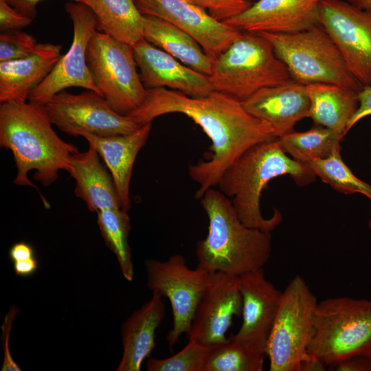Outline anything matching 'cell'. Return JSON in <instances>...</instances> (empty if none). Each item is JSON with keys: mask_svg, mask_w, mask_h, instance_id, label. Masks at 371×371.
Returning a JSON list of instances; mask_svg holds the SVG:
<instances>
[{"mask_svg": "<svg viewBox=\"0 0 371 371\" xmlns=\"http://www.w3.org/2000/svg\"><path fill=\"white\" fill-rule=\"evenodd\" d=\"M169 113L188 116L212 142L211 157L188 166L190 177L199 185L197 199L217 185L225 169L247 148L278 138L272 126L251 115L243 102L215 90L196 98L166 88L146 89L142 104L128 115L143 126Z\"/></svg>", "mask_w": 371, "mask_h": 371, "instance_id": "6da1fadb", "label": "cell"}, {"mask_svg": "<svg viewBox=\"0 0 371 371\" xmlns=\"http://www.w3.org/2000/svg\"><path fill=\"white\" fill-rule=\"evenodd\" d=\"M43 106L28 102H7L0 105V146L12 153L16 175L15 185L36 188L27 175L49 186L67 171L71 155L78 152L73 144L60 139Z\"/></svg>", "mask_w": 371, "mask_h": 371, "instance_id": "7a4b0ae2", "label": "cell"}, {"mask_svg": "<svg viewBox=\"0 0 371 371\" xmlns=\"http://www.w3.org/2000/svg\"><path fill=\"white\" fill-rule=\"evenodd\" d=\"M284 175L291 176L300 186H308L316 177L305 163L286 155L278 137L247 148L225 169L216 186L231 199L245 226L271 232L281 223L282 216L275 210L271 217H263L260 196L271 179Z\"/></svg>", "mask_w": 371, "mask_h": 371, "instance_id": "3957f363", "label": "cell"}, {"mask_svg": "<svg viewBox=\"0 0 371 371\" xmlns=\"http://www.w3.org/2000/svg\"><path fill=\"white\" fill-rule=\"evenodd\" d=\"M200 201L209 225L206 237L196 245L199 266L237 276L263 267L271 255V233L245 226L219 190L207 189Z\"/></svg>", "mask_w": 371, "mask_h": 371, "instance_id": "277c9868", "label": "cell"}, {"mask_svg": "<svg viewBox=\"0 0 371 371\" xmlns=\"http://www.w3.org/2000/svg\"><path fill=\"white\" fill-rule=\"evenodd\" d=\"M307 353L326 368L371 355V301L335 297L317 302Z\"/></svg>", "mask_w": 371, "mask_h": 371, "instance_id": "5b68a950", "label": "cell"}, {"mask_svg": "<svg viewBox=\"0 0 371 371\" xmlns=\"http://www.w3.org/2000/svg\"><path fill=\"white\" fill-rule=\"evenodd\" d=\"M214 90L244 102L259 90L292 80L271 43L258 33L241 32L213 60L208 76Z\"/></svg>", "mask_w": 371, "mask_h": 371, "instance_id": "8992f818", "label": "cell"}, {"mask_svg": "<svg viewBox=\"0 0 371 371\" xmlns=\"http://www.w3.org/2000/svg\"><path fill=\"white\" fill-rule=\"evenodd\" d=\"M273 46L291 78L303 85L330 83L360 91L363 87L348 71L334 41L319 24L293 33H258Z\"/></svg>", "mask_w": 371, "mask_h": 371, "instance_id": "52a82bcc", "label": "cell"}, {"mask_svg": "<svg viewBox=\"0 0 371 371\" xmlns=\"http://www.w3.org/2000/svg\"><path fill=\"white\" fill-rule=\"evenodd\" d=\"M317 302L300 275L282 291L267 341L270 371H302Z\"/></svg>", "mask_w": 371, "mask_h": 371, "instance_id": "ba28073f", "label": "cell"}, {"mask_svg": "<svg viewBox=\"0 0 371 371\" xmlns=\"http://www.w3.org/2000/svg\"><path fill=\"white\" fill-rule=\"evenodd\" d=\"M87 63L95 85L117 113L128 115L142 104L146 89L133 46L97 31L87 47Z\"/></svg>", "mask_w": 371, "mask_h": 371, "instance_id": "9c48e42d", "label": "cell"}, {"mask_svg": "<svg viewBox=\"0 0 371 371\" xmlns=\"http://www.w3.org/2000/svg\"><path fill=\"white\" fill-rule=\"evenodd\" d=\"M147 286L153 293L167 297L173 316L172 328L166 340L172 350L183 333L188 334L199 302L208 286L212 272L201 267L190 269L181 254L166 261H145Z\"/></svg>", "mask_w": 371, "mask_h": 371, "instance_id": "30bf717a", "label": "cell"}, {"mask_svg": "<svg viewBox=\"0 0 371 371\" xmlns=\"http://www.w3.org/2000/svg\"><path fill=\"white\" fill-rule=\"evenodd\" d=\"M43 106L52 124L72 136L126 134L142 126L131 116L117 113L103 96L91 90L80 94L62 91Z\"/></svg>", "mask_w": 371, "mask_h": 371, "instance_id": "8fae6325", "label": "cell"}, {"mask_svg": "<svg viewBox=\"0 0 371 371\" xmlns=\"http://www.w3.org/2000/svg\"><path fill=\"white\" fill-rule=\"evenodd\" d=\"M319 24L330 35L353 77L371 85V8L348 1L321 0Z\"/></svg>", "mask_w": 371, "mask_h": 371, "instance_id": "7c38bea8", "label": "cell"}, {"mask_svg": "<svg viewBox=\"0 0 371 371\" xmlns=\"http://www.w3.org/2000/svg\"><path fill=\"white\" fill-rule=\"evenodd\" d=\"M65 8L73 23L71 45L51 72L30 93L28 101L35 104L43 106L56 94L69 87H81L102 95L87 63L88 45L98 31L97 19L91 10L81 2L71 1Z\"/></svg>", "mask_w": 371, "mask_h": 371, "instance_id": "4fadbf2b", "label": "cell"}, {"mask_svg": "<svg viewBox=\"0 0 371 371\" xmlns=\"http://www.w3.org/2000/svg\"><path fill=\"white\" fill-rule=\"evenodd\" d=\"M144 15L164 19L192 36L213 59L224 52L240 31L210 16L190 0H135Z\"/></svg>", "mask_w": 371, "mask_h": 371, "instance_id": "5bb4252c", "label": "cell"}, {"mask_svg": "<svg viewBox=\"0 0 371 371\" xmlns=\"http://www.w3.org/2000/svg\"><path fill=\"white\" fill-rule=\"evenodd\" d=\"M243 300L237 276L212 272L210 282L196 309L189 340L205 345L225 343L234 316L242 313Z\"/></svg>", "mask_w": 371, "mask_h": 371, "instance_id": "9a60e30c", "label": "cell"}, {"mask_svg": "<svg viewBox=\"0 0 371 371\" xmlns=\"http://www.w3.org/2000/svg\"><path fill=\"white\" fill-rule=\"evenodd\" d=\"M133 49L146 89L166 88L196 98L214 91L208 76L188 67L144 38L137 42Z\"/></svg>", "mask_w": 371, "mask_h": 371, "instance_id": "2e32d148", "label": "cell"}, {"mask_svg": "<svg viewBox=\"0 0 371 371\" xmlns=\"http://www.w3.org/2000/svg\"><path fill=\"white\" fill-rule=\"evenodd\" d=\"M321 0H257L225 23L240 32L293 33L319 24Z\"/></svg>", "mask_w": 371, "mask_h": 371, "instance_id": "e0dca14e", "label": "cell"}, {"mask_svg": "<svg viewBox=\"0 0 371 371\" xmlns=\"http://www.w3.org/2000/svg\"><path fill=\"white\" fill-rule=\"evenodd\" d=\"M243 104L251 115L269 124L276 137H280L293 131L297 122L308 117L310 99L306 85L292 79L263 88Z\"/></svg>", "mask_w": 371, "mask_h": 371, "instance_id": "ac0fdd59", "label": "cell"}, {"mask_svg": "<svg viewBox=\"0 0 371 371\" xmlns=\"http://www.w3.org/2000/svg\"><path fill=\"white\" fill-rule=\"evenodd\" d=\"M151 127L152 122H149L130 133L82 136L105 163L114 181L122 209L126 212L131 208L130 182L134 162L148 140Z\"/></svg>", "mask_w": 371, "mask_h": 371, "instance_id": "d6986e66", "label": "cell"}, {"mask_svg": "<svg viewBox=\"0 0 371 371\" xmlns=\"http://www.w3.org/2000/svg\"><path fill=\"white\" fill-rule=\"evenodd\" d=\"M60 45L38 43L29 56L0 62V102H26L60 58Z\"/></svg>", "mask_w": 371, "mask_h": 371, "instance_id": "ffe728a7", "label": "cell"}, {"mask_svg": "<svg viewBox=\"0 0 371 371\" xmlns=\"http://www.w3.org/2000/svg\"><path fill=\"white\" fill-rule=\"evenodd\" d=\"M98 152L89 144L87 150L70 155L67 172L76 181L74 193L90 212L122 208L113 177L100 162Z\"/></svg>", "mask_w": 371, "mask_h": 371, "instance_id": "44dd1931", "label": "cell"}, {"mask_svg": "<svg viewBox=\"0 0 371 371\" xmlns=\"http://www.w3.org/2000/svg\"><path fill=\"white\" fill-rule=\"evenodd\" d=\"M238 279L243 300V322L235 335L269 337L282 291L267 280L263 267L245 272Z\"/></svg>", "mask_w": 371, "mask_h": 371, "instance_id": "7402d4cb", "label": "cell"}, {"mask_svg": "<svg viewBox=\"0 0 371 371\" xmlns=\"http://www.w3.org/2000/svg\"><path fill=\"white\" fill-rule=\"evenodd\" d=\"M165 317L162 296L153 293L151 299L135 311L121 328L122 356L117 371H139L144 360L155 346V330Z\"/></svg>", "mask_w": 371, "mask_h": 371, "instance_id": "603a6c76", "label": "cell"}, {"mask_svg": "<svg viewBox=\"0 0 371 371\" xmlns=\"http://www.w3.org/2000/svg\"><path fill=\"white\" fill-rule=\"evenodd\" d=\"M310 99L308 117L322 126L345 135L359 107V91L330 83L306 85Z\"/></svg>", "mask_w": 371, "mask_h": 371, "instance_id": "cb8c5ba5", "label": "cell"}, {"mask_svg": "<svg viewBox=\"0 0 371 371\" xmlns=\"http://www.w3.org/2000/svg\"><path fill=\"white\" fill-rule=\"evenodd\" d=\"M144 38L184 65L210 76L213 58L189 34L160 18L144 15Z\"/></svg>", "mask_w": 371, "mask_h": 371, "instance_id": "d4e9b609", "label": "cell"}, {"mask_svg": "<svg viewBox=\"0 0 371 371\" xmlns=\"http://www.w3.org/2000/svg\"><path fill=\"white\" fill-rule=\"evenodd\" d=\"M267 341L268 336L264 335H233L213 350L203 371H262Z\"/></svg>", "mask_w": 371, "mask_h": 371, "instance_id": "484cf974", "label": "cell"}, {"mask_svg": "<svg viewBox=\"0 0 371 371\" xmlns=\"http://www.w3.org/2000/svg\"><path fill=\"white\" fill-rule=\"evenodd\" d=\"M95 14L98 31L133 46L144 38V14L135 0H82Z\"/></svg>", "mask_w": 371, "mask_h": 371, "instance_id": "4316f807", "label": "cell"}, {"mask_svg": "<svg viewBox=\"0 0 371 371\" xmlns=\"http://www.w3.org/2000/svg\"><path fill=\"white\" fill-rule=\"evenodd\" d=\"M344 135L328 128L315 125L304 132L291 131L278 137L286 153L299 161L328 157L337 148Z\"/></svg>", "mask_w": 371, "mask_h": 371, "instance_id": "83f0119b", "label": "cell"}, {"mask_svg": "<svg viewBox=\"0 0 371 371\" xmlns=\"http://www.w3.org/2000/svg\"><path fill=\"white\" fill-rule=\"evenodd\" d=\"M97 223L106 245L116 256L124 277L132 281L133 265L128 240L131 220L127 212L122 208L100 210L97 212Z\"/></svg>", "mask_w": 371, "mask_h": 371, "instance_id": "f1b7e54d", "label": "cell"}, {"mask_svg": "<svg viewBox=\"0 0 371 371\" xmlns=\"http://www.w3.org/2000/svg\"><path fill=\"white\" fill-rule=\"evenodd\" d=\"M341 148L324 159L305 163L315 176L344 194L360 193L371 200V185L357 178L344 162Z\"/></svg>", "mask_w": 371, "mask_h": 371, "instance_id": "f546056e", "label": "cell"}, {"mask_svg": "<svg viewBox=\"0 0 371 371\" xmlns=\"http://www.w3.org/2000/svg\"><path fill=\"white\" fill-rule=\"evenodd\" d=\"M216 346L189 340L182 350L170 357L148 359L146 368L148 371H203L207 361Z\"/></svg>", "mask_w": 371, "mask_h": 371, "instance_id": "4dcf8cb0", "label": "cell"}, {"mask_svg": "<svg viewBox=\"0 0 371 371\" xmlns=\"http://www.w3.org/2000/svg\"><path fill=\"white\" fill-rule=\"evenodd\" d=\"M33 36L21 30L1 32L0 34V62L26 58L37 45Z\"/></svg>", "mask_w": 371, "mask_h": 371, "instance_id": "1f68e13d", "label": "cell"}, {"mask_svg": "<svg viewBox=\"0 0 371 371\" xmlns=\"http://www.w3.org/2000/svg\"><path fill=\"white\" fill-rule=\"evenodd\" d=\"M217 21L225 22L247 10L257 0H190Z\"/></svg>", "mask_w": 371, "mask_h": 371, "instance_id": "d6a6232c", "label": "cell"}, {"mask_svg": "<svg viewBox=\"0 0 371 371\" xmlns=\"http://www.w3.org/2000/svg\"><path fill=\"white\" fill-rule=\"evenodd\" d=\"M19 308L11 305L8 312L5 315L1 325V344L3 351V360L1 371H21V369L14 361L9 349V338L14 317L19 311Z\"/></svg>", "mask_w": 371, "mask_h": 371, "instance_id": "836d02e7", "label": "cell"}, {"mask_svg": "<svg viewBox=\"0 0 371 371\" xmlns=\"http://www.w3.org/2000/svg\"><path fill=\"white\" fill-rule=\"evenodd\" d=\"M33 20L11 6L7 0H0V30L1 32L21 30Z\"/></svg>", "mask_w": 371, "mask_h": 371, "instance_id": "e575fe53", "label": "cell"}, {"mask_svg": "<svg viewBox=\"0 0 371 371\" xmlns=\"http://www.w3.org/2000/svg\"><path fill=\"white\" fill-rule=\"evenodd\" d=\"M359 102L358 109L350 121L347 131L361 120L371 115V85L363 87L359 92Z\"/></svg>", "mask_w": 371, "mask_h": 371, "instance_id": "d590c367", "label": "cell"}, {"mask_svg": "<svg viewBox=\"0 0 371 371\" xmlns=\"http://www.w3.org/2000/svg\"><path fill=\"white\" fill-rule=\"evenodd\" d=\"M331 368L337 371H371V355L355 356Z\"/></svg>", "mask_w": 371, "mask_h": 371, "instance_id": "8d00e7d4", "label": "cell"}, {"mask_svg": "<svg viewBox=\"0 0 371 371\" xmlns=\"http://www.w3.org/2000/svg\"><path fill=\"white\" fill-rule=\"evenodd\" d=\"M8 254L12 262L36 258L33 247L24 241L14 243L10 247Z\"/></svg>", "mask_w": 371, "mask_h": 371, "instance_id": "74e56055", "label": "cell"}, {"mask_svg": "<svg viewBox=\"0 0 371 371\" xmlns=\"http://www.w3.org/2000/svg\"><path fill=\"white\" fill-rule=\"evenodd\" d=\"M41 0H7L8 3L22 14L32 19H36V6ZM81 2L82 0H71Z\"/></svg>", "mask_w": 371, "mask_h": 371, "instance_id": "f35d334b", "label": "cell"}, {"mask_svg": "<svg viewBox=\"0 0 371 371\" xmlns=\"http://www.w3.org/2000/svg\"><path fill=\"white\" fill-rule=\"evenodd\" d=\"M12 263L15 274L21 277H27L33 275L38 267V262L36 258Z\"/></svg>", "mask_w": 371, "mask_h": 371, "instance_id": "ab89813d", "label": "cell"}, {"mask_svg": "<svg viewBox=\"0 0 371 371\" xmlns=\"http://www.w3.org/2000/svg\"><path fill=\"white\" fill-rule=\"evenodd\" d=\"M352 4L361 8H371V0H347Z\"/></svg>", "mask_w": 371, "mask_h": 371, "instance_id": "60d3db41", "label": "cell"}, {"mask_svg": "<svg viewBox=\"0 0 371 371\" xmlns=\"http://www.w3.org/2000/svg\"><path fill=\"white\" fill-rule=\"evenodd\" d=\"M368 227H369L370 229L371 230V218H370V221L368 222Z\"/></svg>", "mask_w": 371, "mask_h": 371, "instance_id": "b9f144b4", "label": "cell"}]
</instances>
